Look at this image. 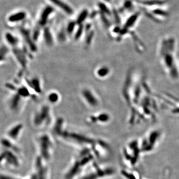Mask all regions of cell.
Segmentation results:
<instances>
[{"mask_svg": "<svg viewBox=\"0 0 179 179\" xmlns=\"http://www.w3.org/2000/svg\"><path fill=\"white\" fill-rule=\"evenodd\" d=\"M158 47L160 63L168 76L173 81L179 79V60L176 51V42L172 37L162 39Z\"/></svg>", "mask_w": 179, "mask_h": 179, "instance_id": "obj_1", "label": "cell"}, {"mask_svg": "<svg viewBox=\"0 0 179 179\" xmlns=\"http://www.w3.org/2000/svg\"><path fill=\"white\" fill-rule=\"evenodd\" d=\"M122 153L123 160L128 166H136L142 154L139 140L135 139L129 141L123 148Z\"/></svg>", "mask_w": 179, "mask_h": 179, "instance_id": "obj_2", "label": "cell"}, {"mask_svg": "<svg viewBox=\"0 0 179 179\" xmlns=\"http://www.w3.org/2000/svg\"><path fill=\"white\" fill-rule=\"evenodd\" d=\"M162 135L160 130L155 129L151 130L139 140L142 154L151 153L156 149L159 143Z\"/></svg>", "mask_w": 179, "mask_h": 179, "instance_id": "obj_3", "label": "cell"}, {"mask_svg": "<svg viewBox=\"0 0 179 179\" xmlns=\"http://www.w3.org/2000/svg\"><path fill=\"white\" fill-rule=\"evenodd\" d=\"M40 156L45 161L50 160L53 150V142L50 137L46 134L40 135L38 138Z\"/></svg>", "mask_w": 179, "mask_h": 179, "instance_id": "obj_4", "label": "cell"}, {"mask_svg": "<svg viewBox=\"0 0 179 179\" xmlns=\"http://www.w3.org/2000/svg\"><path fill=\"white\" fill-rule=\"evenodd\" d=\"M50 119V108L47 105H44L34 114L33 118L34 125L39 127L45 124H48Z\"/></svg>", "mask_w": 179, "mask_h": 179, "instance_id": "obj_5", "label": "cell"}, {"mask_svg": "<svg viewBox=\"0 0 179 179\" xmlns=\"http://www.w3.org/2000/svg\"><path fill=\"white\" fill-rule=\"evenodd\" d=\"M115 170L112 168H101L96 166L95 171L85 175L81 179H101L112 176L115 174Z\"/></svg>", "mask_w": 179, "mask_h": 179, "instance_id": "obj_6", "label": "cell"}, {"mask_svg": "<svg viewBox=\"0 0 179 179\" xmlns=\"http://www.w3.org/2000/svg\"><path fill=\"white\" fill-rule=\"evenodd\" d=\"M14 152L6 149L1 154V163L3 162L7 164L14 167H19L20 165L19 158L16 155Z\"/></svg>", "mask_w": 179, "mask_h": 179, "instance_id": "obj_7", "label": "cell"}, {"mask_svg": "<svg viewBox=\"0 0 179 179\" xmlns=\"http://www.w3.org/2000/svg\"><path fill=\"white\" fill-rule=\"evenodd\" d=\"M45 161L40 156L38 157L35 160V167L36 170V176L38 179H47L48 169L45 166Z\"/></svg>", "mask_w": 179, "mask_h": 179, "instance_id": "obj_8", "label": "cell"}, {"mask_svg": "<svg viewBox=\"0 0 179 179\" xmlns=\"http://www.w3.org/2000/svg\"><path fill=\"white\" fill-rule=\"evenodd\" d=\"M81 94L85 101L90 107L95 108L99 106V101L96 95L91 90L85 88L82 91Z\"/></svg>", "mask_w": 179, "mask_h": 179, "instance_id": "obj_9", "label": "cell"}, {"mask_svg": "<svg viewBox=\"0 0 179 179\" xmlns=\"http://www.w3.org/2000/svg\"><path fill=\"white\" fill-rule=\"evenodd\" d=\"M24 128L22 123H18L10 128L7 132L8 138L13 141L17 140Z\"/></svg>", "mask_w": 179, "mask_h": 179, "instance_id": "obj_10", "label": "cell"}, {"mask_svg": "<svg viewBox=\"0 0 179 179\" xmlns=\"http://www.w3.org/2000/svg\"><path fill=\"white\" fill-rule=\"evenodd\" d=\"M13 54L17 59L18 62L20 65L21 67L24 69H26L28 63L27 56L25 51L19 49L17 48H14L13 50Z\"/></svg>", "mask_w": 179, "mask_h": 179, "instance_id": "obj_11", "label": "cell"}, {"mask_svg": "<svg viewBox=\"0 0 179 179\" xmlns=\"http://www.w3.org/2000/svg\"><path fill=\"white\" fill-rule=\"evenodd\" d=\"M20 32L26 42L28 45L29 49L32 51H36L37 47L34 43L33 39L31 37L29 31L24 28H21L20 29Z\"/></svg>", "mask_w": 179, "mask_h": 179, "instance_id": "obj_12", "label": "cell"}, {"mask_svg": "<svg viewBox=\"0 0 179 179\" xmlns=\"http://www.w3.org/2000/svg\"><path fill=\"white\" fill-rule=\"evenodd\" d=\"M22 98H23L17 92L13 94L9 101V106L10 109L13 111L18 109Z\"/></svg>", "mask_w": 179, "mask_h": 179, "instance_id": "obj_13", "label": "cell"}, {"mask_svg": "<svg viewBox=\"0 0 179 179\" xmlns=\"http://www.w3.org/2000/svg\"><path fill=\"white\" fill-rule=\"evenodd\" d=\"M121 172L122 176L124 179H142L139 174L134 171L123 169Z\"/></svg>", "mask_w": 179, "mask_h": 179, "instance_id": "obj_14", "label": "cell"}, {"mask_svg": "<svg viewBox=\"0 0 179 179\" xmlns=\"http://www.w3.org/2000/svg\"><path fill=\"white\" fill-rule=\"evenodd\" d=\"M13 141L8 138H4L1 140V143L7 150H11L16 153H18L19 152V148L13 143Z\"/></svg>", "mask_w": 179, "mask_h": 179, "instance_id": "obj_15", "label": "cell"}, {"mask_svg": "<svg viewBox=\"0 0 179 179\" xmlns=\"http://www.w3.org/2000/svg\"><path fill=\"white\" fill-rule=\"evenodd\" d=\"M53 8L51 6H47L45 8L41 13L39 20V24L41 26H44L46 24L49 16L53 12Z\"/></svg>", "mask_w": 179, "mask_h": 179, "instance_id": "obj_16", "label": "cell"}, {"mask_svg": "<svg viewBox=\"0 0 179 179\" xmlns=\"http://www.w3.org/2000/svg\"><path fill=\"white\" fill-rule=\"evenodd\" d=\"M27 83L28 86L35 92L39 94L41 93L40 83L38 78H34L32 79H28L27 80Z\"/></svg>", "mask_w": 179, "mask_h": 179, "instance_id": "obj_17", "label": "cell"}, {"mask_svg": "<svg viewBox=\"0 0 179 179\" xmlns=\"http://www.w3.org/2000/svg\"><path fill=\"white\" fill-rule=\"evenodd\" d=\"M52 3L55 5L59 7L62 10L64 11L66 13L68 14H72L73 13V10L71 8L70 6H69L66 3L62 2L61 0H50Z\"/></svg>", "mask_w": 179, "mask_h": 179, "instance_id": "obj_18", "label": "cell"}, {"mask_svg": "<svg viewBox=\"0 0 179 179\" xmlns=\"http://www.w3.org/2000/svg\"><path fill=\"white\" fill-rule=\"evenodd\" d=\"M43 38L45 42L48 46H51L53 44V39L50 29L48 27H45L43 32Z\"/></svg>", "mask_w": 179, "mask_h": 179, "instance_id": "obj_19", "label": "cell"}, {"mask_svg": "<svg viewBox=\"0 0 179 179\" xmlns=\"http://www.w3.org/2000/svg\"><path fill=\"white\" fill-rule=\"evenodd\" d=\"M110 73V69L108 67L103 66L99 67L96 71V75L100 78L107 77Z\"/></svg>", "mask_w": 179, "mask_h": 179, "instance_id": "obj_20", "label": "cell"}, {"mask_svg": "<svg viewBox=\"0 0 179 179\" xmlns=\"http://www.w3.org/2000/svg\"><path fill=\"white\" fill-rule=\"evenodd\" d=\"M26 17V13L23 12H20L18 13H16L10 16L8 19L9 21L12 23L18 22L24 19Z\"/></svg>", "mask_w": 179, "mask_h": 179, "instance_id": "obj_21", "label": "cell"}, {"mask_svg": "<svg viewBox=\"0 0 179 179\" xmlns=\"http://www.w3.org/2000/svg\"><path fill=\"white\" fill-rule=\"evenodd\" d=\"M5 38L8 44L16 48V46L18 44L19 40L16 37L14 36L10 32H7L5 35Z\"/></svg>", "mask_w": 179, "mask_h": 179, "instance_id": "obj_22", "label": "cell"}, {"mask_svg": "<svg viewBox=\"0 0 179 179\" xmlns=\"http://www.w3.org/2000/svg\"><path fill=\"white\" fill-rule=\"evenodd\" d=\"M97 122H100L101 123H106L110 120V116L106 113H102L96 116Z\"/></svg>", "mask_w": 179, "mask_h": 179, "instance_id": "obj_23", "label": "cell"}, {"mask_svg": "<svg viewBox=\"0 0 179 179\" xmlns=\"http://www.w3.org/2000/svg\"><path fill=\"white\" fill-rule=\"evenodd\" d=\"M20 96L22 98H27L30 96V93L28 89L26 88L25 87H19V89H17L16 91Z\"/></svg>", "mask_w": 179, "mask_h": 179, "instance_id": "obj_24", "label": "cell"}, {"mask_svg": "<svg viewBox=\"0 0 179 179\" xmlns=\"http://www.w3.org/2000/svg\"><path fill=\"white\" fill-rule=\"evenodd\" d=\"M60 96L56 92H52L48 96V100L49 102L52 103H56L59 101Z\"/></svg>", "mask_w": 179, "mask_h": 179, "instance_id": "obj_25", "label": "cell"}, {"mask_svg": "<svg viewBox=\"0 0 179 179\" xmlns=\"http://www.w3.org/2000/svg\"><path fill=\"white\" fill-rule=\"evenodd\" d=\"M88 11L87 10H83L80 14V15L77 18V21H76L77 24H78L79 25H82V23L88 17Z\"/></svg>", "mask_w": 179, "mask_h": 179, "instance_id": "obj_26", "label": "cell"}, {"mask_svg": "<svg viewBox=\"0 0 179 179\" xmlns=\"http://www.w3.org/2000/svg\"><path fill=\"white\" fill-rule=\"evenodd\" d=\"M9 53V50L6 46H3L1 49V61H4L6 59V55Z\"/></svg>", "mask_w": 179, "mask_h": 179, "instance_id": "obj_27", "label": "cell"}, {"mask_svg": "<svg viewBox=\"0 0 179 179\" xmlns=\"http://www.w3.org/2000/svg\"><path fill=\"white\" fill-rule=\"evenodd\" d=\"M83 31V26L82 25H80L79 26V28H78L76 33H75V36H74V38H75V40H78L81 37Z\"/></svg>", "mask_w": 179, "mask_h": 179, "instance_id": "obj_28", "label": "cell"}, {"mask_svg": "<svg viewBox=\"0 0 179 179\" xmlns=\"http://www.w3.org/2000/svg\"><path fill=\"white\" fill-rule=\"evenodd\" d=\"M76 24H77L76 22L75 23L74 21H71L68 24L67 27V29H66L67 32L68 34H71V33H72V32H73Z\"/></svg>", "mask_w": 179, "mask_h": 179, "instance_id": "obj_29", "label": "cell"}, {"mask_svg": "<svg viewBox=\"0 0 179 179\" xmlns=\"http://www.w3.org/2000/svg\"><path fill=\"white\" fill-rule=\"evenodd\" d=\"M94 32L92 31L91 32H90L87 37H86V44L88 45H89L91 44V43L92 41V39H93V38L94 37Z\"/></svg>", "mask_w": 179, "mask_h": 179, "instance_id": "obj_30", "label": "cell"}, {"mask_svg": "<svg viewBox=\"0 0 179 179\" xmlns=\"http://www.w3.org/2000/svg\"><path fill=\"white\" fill-rule=\"evenodd\" d=\"M99 6L103 13H106L107 14H110V11H109V9L107 8V7L104 4L102 3H99Z\"/></svg>", "mask_w": 179, "mask_h": 179, "instance_id": "obj_31", "label": "cell"}, {"mask_svg": "<svg viewBox=\"0 0 179 179\" xmlns=\"http://www.w3.org/2000/svg\"><path fill=\"white\" fill-rule=\"evenodd\" d=\"M65 37H66L65 34V32L63 31H62L59 32L58 36V39L60 41H64L65 39Z\"/></svg>", "mask_w": 179, "mask_h": 179, "instance_id": "obj_32", "label": "cell"}, {"mask_svg": "<svg viewBox=\"0 0 179 179\" xmlns=\"http://www.w3.org/2000/svg\"><path fill=\"white\" fill-rule=\"evenodd\" d=\"M29 179H38V178H37V177H36V175H34L32 178H29Z\"/></svg>", "mask_w": 179, "mask_h": 179, "instance_id": "obj_33", "label": "cell"}, {"mask_svg": "<svg viewBox=\"0 0 179 179\" xmlns=\"http://www.w3.org/2000/svg\"><path fill=\"white\" fill-rule=\"evenodd\" d=\"M106 1H107V2H109L110 1V0H105Z\"/></svg>", "mask_w": 179, "mask_h": 179, "instance_id": "obj_34", "label": "cell"}]
</instances>
